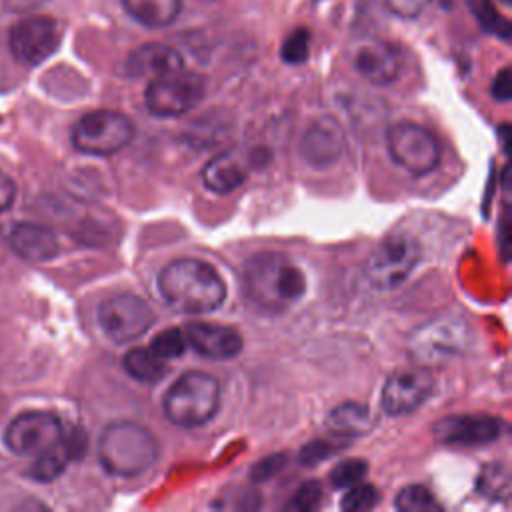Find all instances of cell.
<instances>
[{"instance_id": "cell-1", "label": "cell", "mask_w": 512, "mask_h": 512, "mask_svg": "<svg viewBox=\"0 0 512 512\" xmlns=\"http://www.w3.org/2000/svg\"><path fill=\"white\" fill-rule=\"evenodd\" d=\"M246 298L268 314H280L296 304L306 292L302 270L284 254L262 252L244 262Z\"/></svg>"}, {"instance_id": "cell-2", "label": "cell", "mask_w": 512, "mask_h": 512, "mask_svg": "<svg viewBox=\"0 0 512 512\" xmlns=\"http://www.w3.org/2000/svg\"><path fill=\"white\" fill-rule=\"evenodd\" d=\"M158 290L168 306L184 314L214 312L226 298L220 274L198 258H178L166 264L158 274Z\"/></svg>"}, {"instance_id": "cell-3", "label": "cell", "mask_w": 512, "mask_h": 512, "mask_svg": "<svg viewBox=\"0 0 512 512\" xmlns=\"http://www.w3.org/2000/svg\"><path fill=\"white\" fill-rule=\"evenodd\" d=\"M158 458L154 434L138 422L118 420L108 424L98 440V460L102 468L120 478L144 474Z\"/></svg>"}, {"instance_id": "cell-4", "label": "cell", "mask_w": 512, "mask_h": 512, "mask_svg": "<svg viewBox=\"0 0 512 512\" xmlns=\"http://www.w3.org/2000/svg\"><path fill=\"white\" fill-rule=\"evenodd\" d=\"M220 406V384L206 372L182 374L164 394V414L180 428L206 424Z\"/></svg>"}, {"instance_id": "cell-5", "label": "cell", "mask_w": 512, "mask_h": 512, "mask_svg": "<svg viewBox=\"0 0 512 512\" xmlns=\"http://www.w3.org/2000/svg\"><path fill=\"white\" fill-rule=\"evenodd\" d=\"M472 342V332L462 318H436L418 326L410 336V356L424 368L444 366L464 354Z\"/></svg>"}, {"instance_id": "cell-6", "label": "cell", "mask_w": 512, "mask_h": 512, "mask_svg": "<svg viewBox=\"0 0 512 512\" xmlns=\"http://www.w3.org/2000/svg\"><path fill=\"white\" fill-rule=\"evenodd\" d=\"M422 248L408 232L384 236L366 260V276L374 288L390 290L400 286L420 262Z\"/></svg>"}, {"instance_id": "cell-7", "label": "cell", "mask_w": 512, "mask_h": 512, "mask_svg": "<svg viewBox=\"0 0 512 512\" xmlns=\"http://www.w3.org/2000/svg\"><path fill=\"white\" fill-rule=\"evenodd\" d=\"M206 94V80L184 68L156 76L148 82L144 102L152 116L176 118L196 108Z\"/></svg>"}, {"instance_id": "cell-8", "label": "cell", "mask_w": 512, "mask_h": 512, "mask_svg": "<svg viewBox=\"0 0 512 512\" xmlns=\"http://www.w3.org/2000/svg\"><path fill=\"white\" fill-rule=\"evenodd\" d=\"M70 138L74 148L82 154L110 156L132 142L134 124L120 112L94 110L74 124Z\"/></svg>"}, {"instance_id": "cell-9", "label": "cell", "mask_w": 512, "mask_h": 512, "mask_svg": "<svg viewBox=\"0 0 512 512\" xmlns=\"http://www.w3.org/2000/svg\"><path fill=\"white\" fill-rule=\"evenodd\" d=\"M386 146L390 158L412 176H424L440 164V142L420 124L408 120L392 124L386 132Z\"/></svg>"}, {"instance_id": "cell-10", "label": "cell", "mask_w": 512, "mask_h": 512, "mask_svg": "<svg viewBox=\"0 0 512 512\" xmlns=\"http://www.w3.org/2000/svg\"><path fill=\"white\" fill-rule=\"evenodd\" d=\"M98 324L112 342L126 344L148 332L154 324V312L136 294H114L100 304Z\"/></svg>"}, {"instance_id": "cell-11", "label": "cell", "mask_w": 512, "mask_h": 512, "mask_svg": "<svg viewBox=\"0 0 512 512\" xmlns=\"http://www.w3.org/2000/svg\"><path fill=\"white\" fill-rule=\"evenodd\" d=\"M62 420L44 410H28L18 414L4 432V442L14 454L36 456L58 442L64 434Z\"/></svg>"}, {"instance_id": "cell-12", "label": "cell", "mask_w": 512, "mask_h": 512, "mask_svg": "<svg viewBox=\"0 0 512 512\" xmlns=\"http://www.w3.org/2000/svg\"><path fill=\"white\" fill-rule=\"evenodd\" d=\"M434 392V378L428 368H398L382 388V410L388 416H406L418 410Z\"/></svg>"}, {"instance_id": "cell-13", "label": "cell", "mask_w": 512, "mask_h": 512, "mask_svg": "<svg viewBox=\"0 0 512 512\" xmlns=\"http://www.w3.org/2000/svg\"><path fill=\"white\" fill-rule=\"evenodd\" d=\"M8 44L18 62L34 66L54 54L60 44V30L54 18L34 14L12 26Z\"/></svg>"}, {"instance_id": "cell-14", "label": "cell", "mask_w": 512, "mask_h": 512, "mask_svg": "<svg viewBox=\"0 0 512 512\" xmlns=\"http://www.w3.org/2000/svg\"><path fill=\"white\" fill-rule=\"evenodd\" d=\"M504 432V422L488 414H456L444 416L432 426L438 442L448 446H482L498 440Z\"/></svg>"}, {"instance_id": "cell-15", "label": "cell", "mask_w": 512, "mask_h": 512, "mask_svg": "<svg viewBox=\"0 0 512 512\" xmlns=\"http://www.w3.org/2000/svg\"><path fill=\"white\" fill-rule=\"evenodd\" d=\"M184 336L194 352L210 360H230L238 356L244 346L240 332L224 324L188 322Z\"/></svg>"}, {"instance_id": "cell-16", "label": "cell", "mask_w": 512, "mask_h": 512, "mask_svg": "<svg viewBox=\"0 0 512 512\" xmlns=\"http://www.w3.org/2000/svg\"><path fill=\"white\" fill-rule=\"evenodd\" d=\"M344 150V132L340 124L322 116L308 126L300 140V154L306 164L312 168H328L332 166Z\"/></svg>"}, {"instance_id": "cell-17", "label": "cell", "mask_w": 512, "mask_h": 512, "mask_svg": "<svg viewBox=\"0 0 512 512\" xmlns=\"http://www.w3.org/2000/svg\"><path fill=\"white\" fill-rule=\"evenodd\" d=\"M86 452V436L80 428L64 430L62 438L48 446L44 452L36 454V460L28 468V476L34 482L56 480L72 460L82 458Z\"/></svg>"}, {"instance_id": "cell-18", "label": "cell", "mask_w": 512, "mask_h": 512, "mask_svg": "<svg viewBox=\"0 0 512 512\" xmlns=\"http://www.w3.org/2000/svg\"><path fill=\"white\" fill-rule=\"evenodd\" d=\"M356 72L376 86L392 84L400 74V52L384 40H368L354 54Z\"/></svg>"}, {"instance_id": "cell-19", "label": "cell", "mask_w": 512, "mask_h": 512, "mask_svg": "<svg viewBox=\"0 0 512 512\" xmlns=\"http://www.w3.org/2000/svg\"><path fill=\"white\" fill-rule=\"evenodd\" d=\"M10 248L24 260L30 262H46L58 254L56 234L34 222H18L12 226L8 234Z\"/></svg>"}, {"instance_id": "cell-20", "label": "cell", "mask_w": 512, "mask_h": 512, "mask_svg": "<svg viewBox=\"0 0 512 512\" xmlns=\"http://www.w3.org/2000/svg\"><path fill=\"white\" fill-rule=\"evenodd\" d=\"M184 68V60L180 52L168 44L150 42L144 46H138L130 56L126 58V72L130 76L142 78V76H162L174 70Z\"/></svg>"}, {"instance_id": "cell-21", "label": "cell", "mask_w": 512, "mask_h": 512, "mask_svg": "<svg viewBox=\"0 0 512 512\" xmlns=\"http://www.w3.org/2000/svg\"><path fill=\"white\" fill-rule=\"evenodd\" d=\"M246 180L244 164L232 152L214 156L202 170V182L216 194H228Z\"/></svg>"}, {"instance_id": "cell-22", "label": "cell", "mask_w": 512, "mask_h": 512, "mask_svg": "<svg viewBox=\"0 0 512 512\" xmlns=\"http://www.w3.org/2000/svg\"><path fill=\"white\" fill-rule=\"evenodd\" d=\"M372 414L368 406L358 402H342L326 416V426L336 436H364L372 428Z\"/></svg>"}, {"instance_id": "cell-23", "label": "cell", "mask_w": 512, "mask_h": 512, "mask_svg": "<svg viewBox=\"0 0 512 512\" xmlns=\"http://www.w3.org/2000/svg\"><path fill=\"white\" fill-rule=\"evenodd\" d=\"M122 6L138 24L162 28L178 18L182 0H122Z\"/></svg>"}, {"instance_id": "cell-24", "label": "cell", "mask_w": 512, "mask_h": 512, "mask_svg": "<svg viewBox=\"0 0 512 512\" xmlns=\"http://www.w3.org/2000/svg\"><path fill=\"white\" fill-rule=\"evenodd\" d=\"M124 370L142 384H158L168 374V364L150 348H132L124 356Z\"/></svg>"}, {"instance_id": "cell-25", "label": "cell", "mask_w": 512, "mask_h": 512, "mask_svg": "<svg viewBox=\"0 0 512 512\" xmlns=\"http://www.w3.org/2000/svg\"><path fill=\"white\" fill-rule=\"evenodd\" d=\"M476 490L488 500H506L510 496V474L502 462L486 464L478 478Z\"/></svg>"}, {"instance_id": "cell-26", "label": "cell", "mask_w": 512, "mask_h": 512, "mask_svg": "<svg viewBox=\"0 0 512 512\" xmlns=\"http://www.w3.org/2000/svg\"><path fill=\"white\" fill-rule=\"evenodd\" d=\"M394 506L402 512H432L442 510V506L436 502L432 492L422 484H408L404 486L394 500Z\"/></svg>"}, {"instance_id": "cell-27", "label": "cell", "mask_w": 512, "mask_h": 512, "mask_svg": "<svg viewBox=\"0 0 512 512\" xmlns=\"http://www.w3.org/2000/svg\"><path fill=\"white\" fill-rule=\"evenodd\" d=\"M468 6H470L472 14L476 16V20L480 22V26H482L484 30H488L490 34H496V36L502 38L504 42L510 40V32H512V30H510V22H508L506 16H502V14L494 8L492 0H470Z\"/></svg>"}, {"instance_id": "cell-28", "label": "cell", "mask_w": 512, "mask_h": 512, "mask_svg": "<svg viewBox=\"0 0 512 512\" xmlns=\"http://www.w3.org/2000/svg\"><path fill=\"white\" fill-rule=\"evenodd\" d=\"M148 348L162 360L180 358L186 350V336L180 328H166L152 338Z\"/></svg>"}, {"instance_id": "cell-29", "label": "cell", "mask_w": 512, "mask_h": 512, "mask_svg": "<svg viewBox=\"0 0 512 512\" xmlns=\"http://www.w3.org/2000/svg\"><path fill=\"white\" fill-rule=\"evenodd\" d=\"M310 54V34L306 28L292 30L280 48V56L286 64H302L308 60Z\"/></svg>"}, {"instance_id": "cell-30", "label": "cell", "mask_w": 512, "mask_h": 512, "mask_svg": "<svg viewBox=\"0 0 512 512\" xmlns=\"http://www.w3.org/2000/svg\"><path fill=\"white\" fill-rule=\"evenodd\" d=\"M366 472H368V464L364 460L360 458L342 460L330 470V484L334 488H350L358 484L366 476Z\"/></svg>"}, {"instance_id": "cell-31", "label": "cell", "mask_w": 512, "mask_h": 512, "mask_svg": "<svg viewBox=\"0 0 512 512\" xmlns=\"http://www.w3.org/2000/svg\"><path fill=\"white\" fill-rule=\"evenodd\" d=\"M378 490L372 484H354L348 488V492L340 500L342 510L358 512V510H370L378 504Z\"/></svg>"}, {"instance_id": "cell-32", "label": "cell", "mask_w": 512, "mask_h": 512, "mask_svg": "<svg viewBox=\"0 0 512 512\" xmlns=\"http://www.w3.org/2000/svg\"><path fill=\"white\" fill-rule=\"evenodd\" d=\"M320 504H322V486L316 480H308L294 492L286 508L298 510V512H310V510H316Z\"/></svg>"}, {"instance_id": "cell-33", "label": "cell", "mask_w": 512, "mask_h": 512, "mask_svg": "<svg viewBox=\"0 0 512 512\" xmlns=\"http://www.w3.org/2000/svg\"><path fill=\"white\" fill-rule=\"evenodd\" d=\"M332 454H334V444H330L326 440H312V442L302 446V450L298 454V460H300L302 466H316L322 460L330 458Z\"/></svg>"}, {"instance_id": "cell-34", "label": "cell", "mask_w": 512, "mask_h": 512, "mask_svg": "<svg viewBox=\"0 0 512 512\" xmlns=\"http://www.w3.org/2000/svg\"><path fill=\"white\" fill-rule=\"evenodd\" d=\"M430 0H384L386 8L400 18H416L424 12Z\"/></svg>"}, {"instance_id": "cell-35", "label": "cell", "mask_w": 512, "mask_h": 512, "mask_svg": "<svg viewBox=\"0 0 512 512\" xmlns=\"http://www.w3.org/2000/svg\"><path fill=\"white\" fill-rule=\"evenodd\" d=\"M282 466H284V456H282V454L268 456V458L260 460V462L252 468L250 478H252L254 482H264L266 478H270L272 474H276Z\"/></svg>"}, {"instance_id": "cell-36", "label": "cell", "mask_w": 512, "mask_h": 512, "mask_svg": "<svg viewBox=\"0 0 512 512\" xmlns=\"http://www.w3.org/2000/svg\"><path fill=\"white\" fill-rule=\"evenodd\" d=\"M490 92H492V96H494L496 100H500V102H508V100H510V96H512V82H510V70H508V68H502V70L496 74Z\"/></svg>"}, {"instance_id": "cell-37", "label": "cell", "mask_w": 512, "mask_h": 512, "mask_svg": "<svg viewBox=\"0 0 512 512\" xmlns=\"http://www.w3.org/2000/svg\"><path fill=\"white\" fill-rule=\"evenodd\" d=\"M16 198V184L14 180L0 170V212L8 210Z\"/></svg>"}, {"instance_id": "cell-38", "label": "cell", "mask_w": 512, "mask_h": 512, "mask_svg": "<svg viewBox=\"0 0 512 512\" xmlns=\"http://www.w3.org/2000/svg\"><path fill=\"white\" fill-rule=\"evenodd\" d=\"M12 10H32L40 4H44L46 0H4Z\"/></svg>"}, {"instance_id": "cell-39", "label": "cell", "mask_w": 512, "mask_h": 512, "mask_svg": "<svg viewBox=\"0 0 512 512\" xmlns=\"http://www.w3.org/2000/svg\"><path fill=\"white\" fill-rule=\"evenodd\" d=\"M506 2H510V0H506Z\"/></svg>"}]
</instances>
